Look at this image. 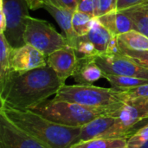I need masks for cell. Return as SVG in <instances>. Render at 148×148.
Returning <instances> with one entry per match:
<instances>
[{"label":"cell","mask_w":148,"mask_h":148,"mask_svg":"<svg viewBox=\"0 0 148 148\" xmlns=\"http://www.w3.org/2000/svg\"><path fill=\"white\" fill-rule=\"evenodd\" d=\"M6 27L3 33L13 49L25 45L23 36L29 21V5L27 0H0Z\"/></svg>","instance_id":"6"},{"label":"cell","mask_w":148,"mask_h":148,"mask_svg":"<svg viewBox=\"0 0 148 148\" xmlns=\"http://www.w3.org/2000/svg\"><path fill=\"white\" fill-rule=\"evenodd\" d=\"M25 44L31 45L46 56L68 46L67 39L48 22L29 16L23 36Z\"/></svg>","instance_id":"5"},{"label":"cell","mask_w":148,"mask_h":148,"mask_svg":"<svg viewBox=\"0 0 148 148\" xmlns=\"http://www.w3.org/2000/svg\"><path fill=\"white\" fill-rule=\"evenodd\" d=\"M30 110L50 121L69 127H82L99 116L109 115L103 110L55 98L48 99Z\"/></svg>","instance_id":"4"},{"label":"cell","mask_w":148,"mask_h":148,"mask_svg":"<svg viewBox=\"0 0 148 148\" xmlns=\"http://www.w3.org/2000/svg\"><path fill=\"white\" fill-rule=\"evenodd\" d=\"M46 65L47 56L31 45L25 44L12 49L10 67L13 71L24 72Z\"/></svg>","instance_id":"9"},{"label":"cell","mask_w":148,"mask_h":148,"mask_svg":"<svg viewBox=\"0 0 148 148\" xmlns=\"http://www.w3.org/2000/svg\"><path fill=\"white\" fill-rule=\"evenodd\" d=\"M70 148H127V140L94 139L78 142Z\"/></svg>","instance_id":"20"},{"label":"cell","mask_w":148,"mask_h":148,"mask_svg":"<svg viewBox=\"0 0 148 148\" xmlns=\"http://www.w3.org/2000/svg\"><path fill=\"white\" fill-rule=\"evenodd\" d=\"M118 0H97L95 18L117 10Z\"/></svg>","instance_id":"25"},{"label":"cell","mask_w":148,"mask_h":148,"mask_svg":"<svg viewBox=\"0 0 148 148\" xmlns=\"http://www.w3.org/2000/svg\"><path fill=\"white\" fill-rule=\"evenodd\" d=\"M119 39V38H118ZM120 42V55L125 57H127L139 65L146 68L148 69V50H134L131 49L127 48L119 40Z\"/></svg>","instance_id":"22"},{"label":"cell","mask_w":148,"mask_h":148,"mask_svg":"<svg viewBox=\"0 0 148 148\" xmlns=\"http://www.w3.org/2000/svg\"><path fill=\"white\" fill-rule=\"evenodd\" d=\"M42 8L45 9L56 21L64 33V36L67 39L69 46L75 49L77 45L78 36L75 33L72 26V17L75 11L57 7L47 2H43L42 3Z\"/></svg>","instance_id":"11"},{"label":"cell","mask_w":148,"mask_h":148,"mask_svg":"<svg viewBox=\"0 0 148 148\" xmlns=\"http://www.w3.org/2000/svg\"><path fill=\"white\" fill-rule=\"evenodd\" d=\"M13 48L7 42L4 35L0 33V83L13 71L10 67V57Z\"/></svg>","instance_id":"19"},{"label":"cell","mask_w":148,"mask_h":148,"mask_svg":"<svg viewBox=\"0 0 148 148\" xmlns=\"http://www.w3.org/2000/svg\"><path fill=\"white\" fill-rule=\"evenodd\" d=\"M0 148H47L0 114Z\"/></svg>","instance_id":"8"},{"label":"cell","mask_w":148,"mask_h":148,"mask_svg":"<svg viewBox=\"0 0 148 148\" xmlns=\"http://www.w3.org/2000/svg\"><path fill=\"white\" fill-rule=\"evenodd\" d=\"M77 62L78 56L75 49L69 45L47 56V65H49L64 82L69 77L73 76L77 66Z\"/></svg>","instance_id":"10"},{"label":"cell","mask_w":148,"mask_h":148,"mask_svg":"<svg viewBox=\"0 0 148 148\" xmlns=\"http://www.w3.org/2000/svg\"><path fill=\"white\" fill-rule=\"evenodd\" d=\"M95 61L103 73L115 75H124L148 80V69L139 65L133 60L122 56H109L101 55Z\"/></svg>","instance_id":"7"},{"label":"cell","mask_w":148,"mask_h":148,"mask_svg":"<svg viewBox=\"0 0 148 148\" xmlns=\"http://www.w3.org/2000/svg\"><path fill=\"white\" fill-rule=\"evenodd\" d=\"M148 0H118L117 1V10H123L139 4H141Z\"/></svg>","instance_id":"29"},{"label":"cell","mask_w":148,"mask_h":148,"mask_svg":"<svg viewBox=\"0 0 148 148\" xmlns=\"http://www.w3.org/2000/svg\"><path fill=\"white\" fill-rule=\"evenodd\" d=\"M116 117L110 115L99 116L81 128L78 142L94 139H101L102 135L114 124Z\"/></svg>","instance_id":"14"},{"label":"cell","mask_w":148,"mask_h":148,"mask_svg":"<svg viewBox=\"0 0 148 148\" xmlns=\"http://www.w3.org/2000/svg\"><path fill=\"white\" fill-rule=\"evenodd\" d=\"M103 78H105L110 83V85L112 86L111 88L122 91L148 84V80L124 75H108L105 73H103Z\"/></svg>","instance_id":"17"},{"label":"cell","mask_w":148,"mask_h":148,"mask_svg":"<svg viewBox=\"0 0 148 148\" xmlns=\"http://www.w3.org/2000/svg\"><path fill=\"white\" fill-rule=\"evenodd\" d=\"M127 99L131 98H140L148 101V84L142 85L134 88L125 90Z\"/></svg>","instance_id":"27"},{"label":"cell","mask_w":148,"mask_h":148,"mask_svg":"<svg viewBox=\"0 0 148 148\" xmlns=\"http://www.w3.org/2000/svg\"><path fill=\"white\" fill-rule=\"evenodd\" d=\"M29 5V9L32 10H37L39 8H42L41 0H27Z\"/></svg>","instance_id":"30"},{"label":"cell","mask_w":148,"mask_h":148,"mask_svg":"<svg viewBox=\"0 0 148 148\" xmlns=\"http://www.w3.org/2000/svg\"><path fill=\"white\" fill-rule=\"evenodd\" d=\"M64 84L49 65L24 72L12 71L0 83L1 105L31 109L56 95Z\"/></svg>","instance_id":"1"},{"label":"cell","mask_w":148,"mask_h":148,"mask_svg":"<svg viewBox=\"0 0 148 148\" xmlns=\"http://www.w3.org/2000/svg\"><path fill=\"white\" fill-rule=\"evenodd\" d=\"M113 36H114L111 32L97 18H95L92 27L88 34L82 36L83 38L94 44L100 56L106 54Z\"/></svg>","instance_id":"15"},{"label":"cell","mask_w":148,"mask_h":148,"mask_svg":"<svg viewBox=\"0 0 148 148\" xmlns=\"http://www.w3.org/2000/svg\"><path fill=\"white\" fill-rule=\"evenodd\" d=\"M0 114L47 148H70L78 143L82 127H69L56 124L30 109L21 110L1 105Z\"/></svg>","instance_id":"2"},{"label":"cell","mask_w":148,"mask_h":148,"mask_svg":"<svg viewBox=\"0 0 148 148\" xmlns=\"http://www.w3.org/2000/svg\"><path fill=\"white\" fill-rule=\"evenodd\" d=\"M123 10L133 21L134 30L148 36V1Z\"/></svg>","instance_id":"16"},{"label":"cell","mask_w":148,"mask_h":148,"mask_svg":"<svg viewBox=\"0 0 148 148\" xmlns=\"http://www.w3.org/2000/svg\"><path fill=\"white\" fill-rule=\"evenodd\" d=\"M142 148H148V142L147 143V144H146V145H145V146H144V147H143Z\"/></svg>","instance_id":"31"},{"label":"cell","mask_w":148,"mask_h":148,"mask_svg":"<svg viewBox=\"0 0 148 148\" xmlns=\"http://www.w3.org/2000/svg\"><path fill=\"white\" fill-rule=\"evenodd\" d=\"M95 18V17L82 11L75 10L74 12L72 17V26L77 36H82L88 34L92 27Z\"/></svg>","instance_id":"21"},{"label":"cell","mask_w":148,"mask_h":148,"mask_svg":"<svg viewBox=\"0 0 148 148\" xmlns=\"http://www.w3.org/2000/svg\"><path fill=\"white\" fill-rule=\"evenodd\" d=\"M75 50L78 57H96L100 56L94 44L82 36H78L77 45Z\"/></svg>","instance_id":"23"},{"label":"cell","mask_w":148,"mask_h":148,"mask_svg":"<svg viewBox=\"0 0 148 148\" xmlns=\"http://www.w3.org/2000/svg\"><path fill=\"white\" fill-rule=\"evenodd\" d=\"M55 99L74 102L91 108L103 110L110 116L118 112L126 103L125 91L114 88H106L94 85L64 84L55 95Z\"/></svg>","instance_id":"3"},{"label":"cell","mask_w":148,"mask_h":148,"mask_svg":"<svg viewBox=\"0 0 148 148\" xmlns=\"http://www.w3.org/2000/svg\"><path fill=\"white\" fill-rule=\"evenodd\" d=\"M97 0H76V10L82 11L95 17Z\"/></svg>","instance_id":"26"},{"label":"cell","mask_w":148,"mask_h":148,"mask_svg":"<svg viewBox=\"0 0 148 148\" xmlns=\"http://www.w3.org/2000/svg\"><path fill=\"white\" fill-rule=\"evenodd\" d=\"M43 2L50 3L57 7L67 9L72 11L76 10V0H41V3Z\"/></svg>","instance_id":"28"},{"label":"cell","mask_w":148,"mask_h":148,"mask_svg":"<svg viewBox=\"0 0 148 148\" xmlns=\"http://www.w3.org/2000/svg\"><path fill=\"white\" fill-rule=\"evenodd\" d=\"M96 18L111 32L113 36H119L134 29L133 21L124 10H116Z\"/></svg>","instance_id":"13"},{"label":"cell","mask_w":148,"mask_h":148,"mask_svg":"<svg viewBox=\"0 0 148 148\" xmlns=\"http://www.w3.org/2000/svg\"><path fill=\"white\" fill-rule=\"evenodd\" d=\"M117 36L121 43L128 49L134 50H148V36L137 30L133 29Z\"/></svg>","instance_id":"18"},{"label":"cell","mask_w":148,"mask_h":148,"mask_svg":"<svg viewBox=\"0 0 148 148\" xmlns=\"http://www.w3.org/2000/svg\"><path fill=\"white\" fill-rule=\"evenodd\" d=\"M73 77L77 84L90 86L103 78V72L95 62V57H78Z\"/></svg>","instance_id":"12"},{"label":"cell","mask_w":148,"mask_h":148,"mask_svg":"<svg viewBox=\"0 0 148 148\" xmlns=\"http://www.w3.org/2000/svg\"><path fill=\"white\" fill-rule=\"evenodd\" d=\"M148 142V123L127 140V148H142Z\"/></svg>","instance_id":"24"}]
</instances>
